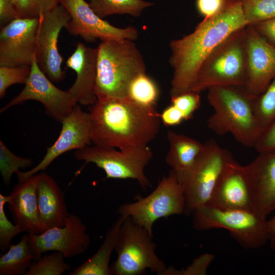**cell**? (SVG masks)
Wrapping results in <instances>:
<instances>
[{"label": "cell", "mask_w": 275, "mask_h": 275, "mask_svg": "<svg viewBox=\"0 0 275 275\" xmlns=\"http://www.w3.org/2000/svg\"><path fill=\"white\" fill-rule=\"evenodd\" d=\"M248 25L275 18V0H239Z\"/></svg>", "instance_id": "83f0119b"}, {"label": "cell", "mask_w": 275, "mask_h": 275, "mask_svg": "<svg viewBox=\"0 0 275 275\" xmlns=\"http://www.w3.org/2000/svg\"><path fill=\"white\" fill-rule=\"evenodd\" d=\"M151 234L130 217L123 218L116 237L117 258L110 266L113 275H140L147 269L160 274L167 268L156 254Z\"/></svg>", "instance_id": "52a82bcc"}, {"label": "cell", "mask_w": 275, "mask_h": 275, "mask_svg": "<svg viewBox=\"0 0 275 275\" xmlns=\"http://www.w3.org/2000/svg\"><path fill=\"white\" fill-rule=\"evenodd\" d=\"M171 104L181 112L184 120L191 118L201 104L200 93L192 91L171 97Z\"/></svg>", "instance_id": "e575fe53"}, {"label": "cell", "mask_w": 275, "mask_h": 275, "mask_svg": "<svg viewBox=\"0 0 275 275\" xmlns=\"http://www.w3.org/2000/svg\"><path fill=\"white\" fill-rule=\"evenodd\" d=\"M31 72V66H0V98H3L11 86L25 84Z\"/></svg>", "instance_id": "d6a6232c"}, {"label": "cell", "mask_w": 275, "mask_h": 275, "mask_svg": "<svg viewBox=\"0 0 275 275\" xmlns=\"http://www.w3.org/2000/svg\"><path fill=\"white\" fill-rule=\"evenodd\" d=\"M75 158L86 163H93L102 169L106 178L134 179L146 190L151 184L145 169L153 157L147 146L128 147L119 150L95 145L76 150Z\"/></svg>", "instance_id": "30bf717a"}, {"label": "cell", "mask_w": 275, "mask_h": 275, "mask_svg": "<svg viewBox=\"0 0 275 275\" xmlns=\"http://www.w3.org/2000/svg\"><path fill=\"white\" fill-rule=\"evenodd\" d=\"M226 0H196V5L198 13L204 20L212 18L223 9Z\"/></svg>", "instance_id": "74e56055"}, {"label": "cell", "mask_w": 275, "mask_h": 275, "mask_svg": "<svg viewBox=\"0 0 275 275\" xmlns=\"http://www.w3.org/2000/svg\"><path fill=\"white\" fill-rule=\"evenodd\" d=\"M65 258L56 251L41 257L31 264L26 275H61L71 268Z\"/></svg>", "instance_id": "f1b7e54d"}, {"label": "cell", "mask_w": 275, "mask_h": 275, "mask_svg": "<svg viewBox=\"0 0 275 275\" xmlns=\"http://www.w3.org/2000/svg\"><path fill=\"white\" fill-rule=\"evenodd\" d=\"M248 26L239 0H226L215 16L202 20L191 33L169 43V62L173 70L171 97L191 91L205 59L235 31Z\"/></svg>", "instance_id": "6da1fadb"}, {"label": "cell", "mask_w": 275, "mask_h": 275, "mask_svg": "<svg viewBox=\"0 0 275 275\" xmlns=\"http://www.w3.org/2000/svg\"><path fill=\"white\" fill-rule=\"evenodd\" d=\"M253 26L268 42L275 46V18L260 22Z\"/></svg>", "instance_id": "60d3db41"}, {"label": "cell", "mask_w": 275, "mask_h": 275, "mask_svg": "<svg viewBox=\"0 0 275 275\" xmlns=\"http://www.w3.org/2000/svg\"><path fill=\"white\" fill-rule=\"evenodd\" d=\"M206 205L221 209L253 210L250 188L243 166L234 159L227 164Z\"/></svg>", "instance_id": "d6986e66"}, {"label": "cell", "mask_w": 275, "mask_h": 275, "mask_svg": "<svg viewBox=\"0 0 275 275\" xmlns=\"http://www.w3.org/2000/svg\"><path fill=\"white\" fill-rule=\"evenodd\" d=\"M246 76L244 88L258 96L275 77V46L268 42L252 25L246 27Z\"/></svg>", "instance_id": "e0dca14e"}, {"label": "cell", "mask_w": 275, "mask_h": 275, "mask_svg": "<svg viewBox=\"0 0 275 275\" xmlns=\"http://www.w3.org/2000/svg\"><path fill=\"white\" fill-rule=\"evenodd\" d=\"M233 159L228 150L210 139L203 143L201 152L188 170L175 173L184 189L185 214H191L208 203L225 168Z\"/></svg>", "instance_id": "8992f818"}, {"label": "cell", "mask_w": 275, "mask_h": 275, "mask_svg": "<svg viewBox=\"0 0 275 275\" xmlns=\"http://www.w3.org/2000/svg\"><path fill=\"white\" fill-rule=\"evenodd\" d=\"M167 139L169 150L166 157L167 164L175 173L188 170L201 152L203 144L186 135L169 130Z\"/></svg>", "instance_id": "603a6c76"}, {"label": "cell", "mask_w": 275, "mask_h": 275, "mask_svg": "<svg viewBox=\"0 0 275 275\" xmlns=\"http://www.w3.org/2000/svg\"><path fill=\"white\" fill-rule=\"evenodd\" d=\"M268 241L271 249L275 251V213L273 217L267 220Z\"/></svg>", "instance_id": "b9f144b4"}, {"label": "cell", "mask_w": 275, "mask_h": 275, "mask_svg": "<svg viewBox=\"0 0 275 275\" xmlns=\"http://www.w3.org/2000/svg\"><path fill=\"white\" fill-rule=\"evenodd\" d=\"M254 110L263 130L275 118V77L266 90L255 98Z\"/></svg>", "instance_id": "f546056e"}, {"label": "cell", "mask_w": 275, "mask_h": 275, "mask_svg": "<svg viewBox=\"0 0 275 275\" xmlns=\"http://www.w3.org/2000/svg\"><path fill=\"white\" fill-rule=\"evenodd\" d=\"M30 100L41 103L46 114L60 123L77 104L68 91L60 90L52 83L39 67L36 56L31 65L30 74L24 88L1 108L0 112Z\"/></svg>", "instance_id": "8fae6325"}, {"label": "cell", "mask_w": 275, "mask_h": 275, "mask_svg": "<svg viewBox=\"0 0 275 275\" xmlns=\"http://www.w3.org/2000/svg\"><path fill=\"white\" fill-rule=\"evenodd\" d=\"M33 163L30 158L18 156L14 154L0 141V172L4 184L8 185L13 174L20 171V169H25Z\"/></svg>", "instance_id": "4dcf8cb0"}, {"label": "cell", "mask_w": 275, "mask_h": 275, "mask_svg": "<svg viewBox=\"0 0 275 275\" xmlns=\"http://www.w3.org/2000/svg\"><path fill=\"white\" fill-rule=\"evenodd\" d=\"M97 48V99H128L132 80L146 73L141 52L134 41L128 39L101 41Z\"/></svg>", "instance_id": "277c9868"}, {"label": "cell", "mask_w": 275, "mask_h": 275, "mask_svg": "<svg viewBox=\"0 0 275 275\" xmlns=\"http://www.w3.org/2000/svg\"><path fill=\"white\" fill-rule=\"evenodd\" d=\"M243 169L250 188L253 211L266 218L275 211V152L259 153Z\"/></svg>", "instance_id": "ac0fdd59"}, {"label": "cell", "mask_w": 275, "mask_h": 275, "mask_svg": "<svg viewBox=\"0 0 275 275\" xmlns=\"http://www.w3.org/2000/svg\"><path fill=\"white\" fill-rule=\"evenodd\" d=\"M19 18L18 14L12 0H0L1 25H6Z\"/></svg>", "instance_id": "ab89813d"}, {"label": "cell", "mask_w": 275, "mask_h": 275, "mask_svg": "<svg viewBox=\"0 0 275 275\" xmlns=\"http://www.w3.org/2000/svg\"><path fill=\"white\" fill-rule=\"evenodd\" d=\"M60 135L54 143L47 148L41 161L31 170L18 171L16 174L19 182L44 171L61 155L72 150L82 149L91 142L89 113L84 112L77 104L62 121Z\"/></svg>", "instance_id": "9a60e30c"}, {"label": "cell", "mask_w": 275, "mask_h": 275, "mask_svg": "<svg viewBox=\"0 0 275 275\" xmlns=\"http://www.w3.org/2000/svg\"><path fill=\"white\" fill-rule=\"evenodd\" d=\"M68 11L70 20L65 29L71 35L87 42L108 40H136L137 29L133 26L118 28L97 15L85 0H59Z\"/></svg>", "instance_id": "4fadbf2b"}, {"label": "cell", "mask_w": 275, "mask_h": 275, "mask_svg": "<svg viewBox=\"0 0 275 275\" xmlns=\"http://www.w3.org/2000/svg\"><path fill=\"white\" fill-rule=\"evenodd\" d=\"M89 113L91 142L118 149L147 146L158 133L155 107L129 99H97Z\"/></svg>", "instance_id": "7a4b0ae2"}, {"label": "cell", "mask_w": 275, "mask_h": 275, "mask_svg": "<svg viewBox=\"0 0 275 275\" xmlns=\"http://www.w3.org/2000/svg\"><path fill=\"white\" fill-rule=\"evenodd\" d=\"M29 235L35 261L40 258L42 253L49 251L61 252L65 258L76 256L84 253L91 242L85 225L79 217L72 213L69 214L63 226Z\"/></svg>", "instance_id": "5bb4252c"}, {"label": "cell", "mask_w": 275, "mask_h": 275, "mask_svg": "<svg viewBox=\"0 0 275 275\" xmlns=\"http://www.w3.org/2000/svg\"><path fill=\"white\" fill-rule=\"evenodd\" d=\"M89 4L102 18L114 14L139 17L145 9L154 5L153 3L143 0H89Z\"/></svg>", "instance_id": "484cf974"}, {"label": "cell", "mask_w": 275, "mask_h": 275, "mask_svg": "<svg viewBox=\"0 0 275 275\" xmlns=\"http://www.w3.org/2000/svg\"><path fill=\"white\" fill-rule=\"evenodd\" d=\"M70 18L68 11L61 3L39 17L36 59L39 67L52 82L61 81L66 76L58 43L62 29L65 28Z\"/></svg>", "instance_id": "7c38bea8"}, {"label": "cell", "mask_w": 275, "mask_h": 275, "mask_svg": "<svg viewBox=\"0 0 275 275\" xmlns=\"http://www.w3.org/2000/svg\"><path fill=\"white\" fill-rule=\"evenodd\" d=\"M123 218L119 216L107 230L97 252L76 268L70 275H111L109 261Z\"/></svg>", "instance_id": "cb8c5ba5"}, {"label": "cell", "mask_w": 275, "mask_h": 275, "mask_svg": "<svg viewBox=\"0 0 275 275\" xmlns=\"http://www.w3.org/2000/svg\"><path fill=\"white\" fill-rule=\"evenodd\" d=\"M160 118L161 122L166 126L177 125L184 120L181 112L172 104L160 114Z\"/></svg>", "instance_id": "f35d334b"}, {"label": "cell", "mask_w": 275, "mask_h": 275, "mask_svg": "<svg viewBox=\"0 0 275 275\" xmlns=\"http://www.w3.org/2000/svg\"><path fill=\"white\" fill-rule=\"evenodd\" d=\"M35 261L29 234H24L15 244L10 245L0 257V275H26Z\"/></svg>", "instance_id": "d4e9b609"}, {"label": "cell", "mask_w": 275, "mask_h": 275, "mask_svg": "<svg viewBox=\"0 0 275 275\" xmlns=\"http://www.w3.org/2000/svg\"><path fill=\"white\" fill-rule=\"evenodd\" d=\"M19 18H39L60 4L59 0H12Z\"/></svg>", "instance_id": "1f68e13d"}, {"label": "cell", "mask_w": 275, "mask_h": 275, "mask_svg": "<svg viewBox=\"0 0 275 275\" xmlns=\"http://www.w3.org/2000/svg\"><path fill=\"white\" fill-rule=\"evenodd\" d=\"M159 94L157 84L146 73L135 77L128 90L129 99L148 107H155Z\"/></svg>", "instance_id": "4316f807"}, {"label": "cell", "mask_w": 275, "mask_h": 275, "mask_svg": "<svg viewBox=\"0 0 275 275\" xmlns=\"http://www.w3.org/2000/svg\"><path fill=\"white\" fill-rule=\"evenodd\" d=\"M39 18H18L0 32V66H31L36 56Z\"/></svg>", "instance_id": "2e32d148"}, {"label": "cell", "mask_w": 275, "mask_h": 275, "mask_svg": "<svg viewBox=\"0 0 275 275\" xmlns=\"http://www.w3.org/2000/svg\"><path fill=\"white\" fill-rule=\"evenodd\" d=\"M37 175L38 207L43 233L54 227L63 226L69 213L64 196L55 180L43 172Z\"/></svg>", "instance_id": "7402d4cb"}, {"label": "cell", "mask_w": 275, "mask_h": 275, "mask_svg": "<svg viewBox=\"0 0 275 275\" xmlns=\"http://www.w3.org/2000/svg\"><path fill=\"white\" fill-rule=\"evenodd\" d=\"M8 197L0 194V249L7 250L12 239L23 232L17 224H13L5 214L4 207L7 203Z\"/></svg>", "instance_id": "836d02e7"}, {"label": "cell", "mask_w": 275, "mask_h": 275, "mask_svg": "<svg viewBox=\"0 0 275 275\" xmlns=\"http://www.w3.org/2000/svg\"><path fill=\"white\" fill-rule=\"evenodd\" d=\"M192 214L195 229H226L245 249H258L268 241L267 220L253 210L221 209L204 205Z\"/></svg>", "instance_id": "ba28073f"}, {"label": "cell", "mask_w": 275, "mask_h": 275, "mask_svg": "<svg viewBox=\"0 0 275 275\" xmlns=\"http://www.w3.org/2000/svg\"><path fill=\"white\" fill-rule=\"evenodd\" d=\"M136 201L121 205L117 209L119 216L130 217L153 235V226L160 218L184 213V189L175 173L170 170L156 188L148 196H136Z\"/></svg>", "instance_id": "9c48e42d"}, {"label": "cell", "mask_w": 275, "mask_h": 275, "mask_svg": "<svg viewBox=\"0 0 275 275\" xmlns=\"http://www.w3.org/2000/svg\"><path fill=\"white\" fill-rule=\"evenodd\" d=\"M246 27L232 33L209 54L202 64L191 91L200 93L215 86H244L247 66Z\"/></svg>", "instance_id": "5b68a950"}, {"label": "cell", "mask_w": 275, "mask_h": 275, "mask_svg": "<svg viewBox=\"0 0 275 275\" xmlns=\"http://www.w3.org/2000/svg\"><path fill=\"white\" fill-rule=\"evenodd\" d=\"M37 175L17 184L9 195L8 203L17 224L29 234H40L41 224L37 197Z\"/></svg>", "instance_id": "44dd1931"}, {"label": "cell", "mask_w": 275, "mask_h": 275, "mask_svg": "<svg viewBox=\"0 0 275 275\" xmlns=\"http://www.w3.org/2000/svg\"><path fill=\"white\" fill-rule=\"evenodd\" d=\"M254 148L259 153L275 152V118L264 129Z\"/></svg>", "instance_id": "8d00e7d4"}, {"label": "cell", "mask_w": 275, "mask_h": 275, "mask_svg": "<svg viewBox=\"0 0 275 275\" xmlns=\"http://www.w3.org/2000/svg\"><path fill=\"white\" fill-rule=\"evenodd\" d=\"M207 91L213 110L208 128L218 135L230 133L242 146L254 148L263 130L254 110L256 97L240 86H215Z\"/></svg>", "instance_id": "3957f363"}, {"label": "cell", "mask_w": 275, "mask_h": 275, "mask_svg": "<svg viewBox=\"0 0 275 275\" xmlns=\"http://www.w3.org/2000/svg\"><path fill=\"white\" fill-rule=\"evenodd\" d=\"M97 48L78 42L66 64L76 73V79L67 90L77 103L93 105L97 100L95 84L97 75Z\"/></svg>", "instance_id": "ffe728a7"}, {"label": "cell", "mask_w": 275, "mask_h": 275, "mask_svg": "<svg viewBox=\"0 0 275 275\" xmlns=\"http://www.w3.org/2000/svg\"><path fill=\"white\" fill-rule=\"evenodd\" d=\"M213 258L214 256L211 254H204L195 259L185 269L177 270L169 266L160 275H204Z\"/></svg>", "instance_id": "d590c367"}]
</instances>
